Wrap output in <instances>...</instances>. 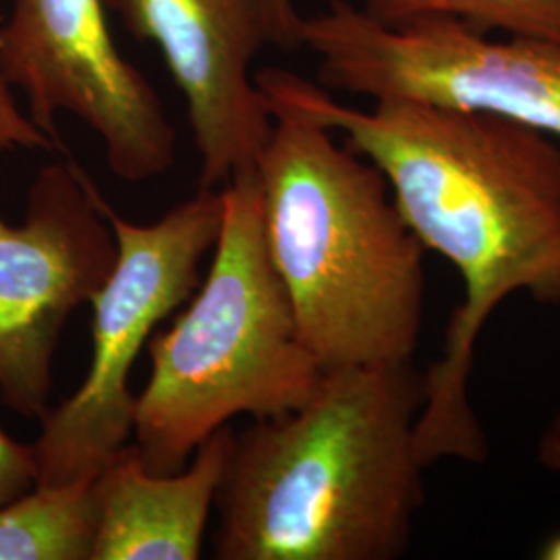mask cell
<instances>
[{
  "label": "cell",
  "mask_w": 560,
  "mask_h": 560,
  "mask_svg": "<svg viewBox=\"0 0 560 560\" xmlns=\"http://www.w3.org/2000/svg\"><path fill=\"white\" fill-rule=\"evenodd\" d=\"M536 459L540 463L541 469L560 478V402L541 430L536 444Z\"/></svg>",
  "instance_id": "2e32d148"
},
{
  "label": "cell",
  "mask_w": 560,
  "mask_h": 560,
  "mask_svg": "<svg viewBox=\"0 0 560 560\" xmlns=\"http://www.w3.org/2000/svg\"><path fill=\"white\" fill-rule=\"evenodd\" d=\"M94 529V480L36 483L0 504V560H90Z\"/></svg>",
  "instance_id": "8fae6325"
},
{
  "label": "cell",
  "mask_w": 560,
  "mask_h": 560,
  "mask_svg": "<svg viewBox=\"0 0 560 560\" xmlns=\"http://www.w3.org/2000/svg\"><path fill=\"white\" fill-rule=\"evenodd\" d=\"M127 32L159 46L200 154V187L254 171L272 113L252 75L268 46L258 0H104Z\"/></svg>",
  "instance_id": "9c48e42d"
},
{
  "label": "cell",
  "mask_w": 560,
  "mask_h": 560,
  "mask_svg": "<svg viewBox=\"0 0 560 560\" xmlns=\"http://www.w3.org/2000/svg\"><path fill=\"white\" fill-rule=\"evenodd\" d=\"M65 152V145L44 133L40 127L23 113L13 96V88L0 71V152Z\"/></svg>",
  "instance_id": "4fadbf2b"
},
{
  "label": "cell",
  "mask_w": 560,
  "mask_h": 560,
  "mask_svg": "<svg viewBox=\"0 0 560 560\" xmlns=\"http://www.w3.org/2000/svg\"><path fill=\"white\" fill-rule=\"evenodd\" d=\"M38 483L34 444L11 439L0 428V504L13 501Z\"/></svg>",
  "instance_id": "5bb4252c"
},
{
  "label": "cell",
  "mask_w": 560,
  "mask_h": 560,
  "mask_svg": "<svg viewBox=\"0 0 560 560\" xmlns=\"http://www.w3.org/2000/svg\"><path fill=\"white\" fill-rule=\"evenodd\" d=\"M256 83L268 104L318 120L372 162L425 252L455 268L463 298L441 358L421 374L416 446L425 469L481 463L488 441L469 397L481 332L513 295L560 305V141L499 115L428 102L355 108L277 67L258 71Z\"/></svg>",
  "instance_id": "6da1fadb"
},
{
  "label": "cell",
  "mask_w": 560,
  "mask_h": 560,
  "mask_svg": "<svg viewBox=\"0 0 560 560\" xmlns=\"http://www.w3.org/2000/svg\"><path fill=\"white\" fill-rule=\"evenodd\" d=\"M300 46L318 80L370 101L428 102L515 120L560 141V44L492 38L465 21L384 25L349 0L301 18Z\"/></svg>",
  "instance_id": "8992f818"
},
{
  "label": "cell",
  "mask_w": 560,
  "mask_h": 560,
  "mask_svg": "<svg viewBox=\"0 0 560 560\" xmlns=\"http://www.w3.org/2000/svg\"><path fill=\"white\" fill-rule=\"evenodd\" d=\"M360 7L393 27L423 18H453L486 34L560 44V0H361Z\"/></svg>",
  "instance_id": "7c38bea8"
},
{
  "label": "cell",
  "mask_w": 560,
  "mask_h": 560,
  "mask_svg": "<svg viewBox=\"0 0 560 560\" xmlns=\"http://www.w3.org/2000/svg\"><path fill=\"white\" fill-rule=\"evenodd\" d=\"M117 237V261L92 298V361L80 388L50 407L34 442L38 483L94 480L133 439L131 372L159 324L200 287L217 245L221 189H203L161 221L136 224L101 198Z\"/></svg>",
  "instance_id": "5b68a950"
},
{
  "label": "cell",
  "mask_w": 560,
  "mask_h": 560,
  "mask_svg": "<svg viewBox=\"0 0 560 560\" xmlns=\"http://www.w3.org/2000/svg\"><path fill=\"white\" fill-rule=\"evenodd\" d=\"M413 363L322 374L300 409L235 432L221 488L219 560H395L420 513Z\"/></svg>",
  "instance_id": "7a4b0ae2"
},
{
  "label": "cell",
  "mask_w": 560,
  "mask_h": 560,
  "mask_svg": "<svg viewBox=\"0 0 560 560\" xmlns=\"http://www.w3.org/2000/svg\"><path fill=\"white\" fill-rule=\"evenodd\" d=\"M266 38L270 46L295 50L300 46L301 18L295 0H258Z\"/></svg>",
  "instance_id": "9a60e30c"
},
{
  "label": "cell",
  "mask_w": 560,
  "mask_h": 560,
  "mask_svg": "<svg viewBox=\"0 0 560 560\" xmlns=\"http://www.w3.org/2000/svg\"><path fill=\"white\" fill-rule=\"evenodd\" d=\"M256 164L270 260L322 372L411 363L425 314V247L381 171L293 108L268 104Z\"/></svg>",
  "instance_id": "3957f363"
},
{
  "label": "cell",
  "mask_w": 560,
  "mask_h": 560,
  "mask_svg": "<svg viewBox=\"0 0 560 560\" xmlns=\"http://www.w3.org/2000/svg\"><path fill=\"white\" fill-rule=\"evenodd\" d=\"M0 71L52 140L62 143L57 115L85 122L119 179H156L175 164L177 133L152 83L120 55L104 0H11Z\"/></svg>",
  "instance_id": "52a82bcc"
},
{
  "label": "cell",
  "mask_w": 560,
  "mask_h": 560,
  "mask_svg": "<svg viewBox=\"0 0 560 560\" xmlns=\"http://www.w3.org/2000/svg\"><path fill=\"white\" fill-rule=\"evenodd\" d=\"M221 191L208 277L148 340L152 370L136 399L131 444L154 474L187 467L201 442L240 416L275 420L300 409L324 374L266 247L256 168Z\"/></svg>",
  "instance_id": "277c9868"
},
{
  "label": "cell",
  "mask_w": 560,
  "mask_h": 560,
  "mask_svg": "<svg viewBox=\"0 0 560 560\" xmlns=\"http://www.w3.org/2000/svg\"><path fill=\"white\" fill-rule=\"evenodd\" d=\"M101 198L78 162H52L30 187L23 222L0 217V399L27 420L50 409L62 330L117 261Z\"/></svg>",
  "instance_id": "ba28073f"
},
{
  "label": "cell",
  "mask_w": 560,
  "mask_h": 560,
  "mask_svg": "<svg viewBox=\"0 0 560 560\" xmlns=\"http://www.w3.org/2000/svg\"><path fill=\"white\" fill-rule=\"evenodd\" d=\"M538 559L560 560V532L541 541V546L538 548Z\"/></svg>",
  "instance_id": "e0dca14e"
},
{
  "label": "cell",
  "mask_w": 560,
  "mask_h": 560,
  "mask_svg": "<svg viewBox=\"0 0 560 560\" xmlns=\"http://www.w3.org/2000/svg\"><path fill=\"white\" fill-rule=\"evenodd\" d=\"M235 430L226 423L175 474L150 471L129 442L94 478L90 560H198Z\"/></svg>",
  "instance_id": "30bf717a"
}]
</instances>
